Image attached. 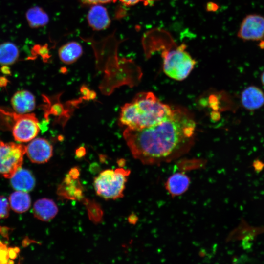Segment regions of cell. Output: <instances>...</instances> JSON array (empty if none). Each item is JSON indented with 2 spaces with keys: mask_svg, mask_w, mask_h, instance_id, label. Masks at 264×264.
<instances>
[{
  "mask_svg": "<svg viewBox=\"0 0 264 264\" xmlns=\"http://www.w3.org/2000/svg\"><path fill=\"white\" fill-rule=\"evenodd\" d=\"M130 174L129 170L122 168L102 171L94 179L93 186L96 193L105 199L122 198Z\"/></svg>",
  "mask_w": 264,
  "mask_h": 264,
  "instance_id": "4",
  "label": "cell"
},
{
  "mask_svg": "<svg viewBox=\"0 0 264 264\" xmlns=\"http://www.w3.org/2000/svg\"><path fill=\"white\" fill-rule=\"evenodd\" d=\"M19 57L17 45L10 42L0 44V65H10L15 63Z\"/></svg>",
  "mask_w": 264,
  "mask_h": 264,
  "instance_id": "19",
  "label": "cell"
},
{
  "mask_svg": "<svg viewBox=\"0 0 264 264\" xmlns=\"http://www.w3.org/2000/svg\"><path fill=\"white\" fill-rule=\"evenodd\" d=\"M31 53L34 56L37 55H40L44 61L47 60L49 57L47 46L46 44L43 46L39 44L34 45L31 50Z\"/></svg>",
  "mask_w": 264,
  "mask_h": 264,
  "instance_id": "20",
  "label": "cell"
},
{
  "mask_svg": "<svg viewBox=\"0 0 264 264\" xmlns=\"http://www.w3.org/2000/svg\"><path fill=\"white\" fill-rule=\"evenodd\" d=\"M85 153L86 150L84 147H82L79 148L76 152V155L79 157L83 156Z\"/></svg>",
  "mask_w": 264,
  "mask_h": 264,
  "instance_id": "27",
  "label": "cell"
},
{
  "mask_svg": "<svg viewBox=\"0 0 264 264\" xmlns=\"http://www.w3.org/2000/svg\"><path fill=\"white\" fill-rule=\"evenodd\" d=\"M25 154L33 163H44L52 157L53 148L44 138H34L26 146Z\"/></svg>",
  "mask_w": 264,
  "mask_h": 264,
  "instance_id": "8",
  "label": "cell"
},
{
  "mask_svg": "<svg viewBox=\"0 0 264 264\" xmlns=\"http://www.w3.org/2000/svg\"><path fill=\"white\" fill-rule=\"evenodd\" d=\"M10 205L7 198L0 196V219L8 217L9 213Z\"/></svg>",
  "mask_w": 264,
  "mask_h": 264,
  "instance_id": "22",
  "label": "cell"
},
{
  "mask_svg": "<svg viewBox=\"0 0 264 264\" xmlns=\"http://www.w3.org/2000/svg\"><path fill=\"white\" fill-rule=\"evenodd\" d=\"M13 260L10 259L8 254V247L0 241V264H12Z\"/></svg>",
  "mask_w": 264,
  "mask_h": 264,
  "instance_id": "21",
  "label": "cell"
},
{
  "mask_svg": "<svg viewBox=\"0 0 264 264\" xmlns=\"http://www.w3.org/2000/svg\"><path fill=\"white\" fill-rule=\"evenodd\" d=\"M190 183L188 176L182 173L171 175L165 183V188L173 197L182 194L188 189Z\"/></svg>",
  "mask_w": 264,
  "mask_h": 264,
  "instance_id": "15",
  "label": "cell"
},
{
  "mask_svg": "<svg viewBox=\"0 0 264 264\" xmlns=\"http://www.w3.org/2000/svg\"><path fill=\"white\" fill-rule=\"evenodd\" d=\"M81 92L84 96V98L87 100L93 99L96 97V93L94 91L90 90L86 86H82L81 88Z\"/></svg>",
  "mask_w": 264,
  "mask_h": 264,
  "instance_id": "23",
  "label": "cell"
},
{
  "mask_svg": "<svg viewBox=\"0 0 264 264\" xmlns=\"http://www.w3.org/2000/svg\"><path fill=\"white\" fill-rule=\"evenodd\" d=\"M1 72L5 74H10L11 71L9 67L7 65H3L1 67Z\"/></svg>",
  "mask_w": 264,
  "mask_h": 264,
  "instance_id": "28",
  "label": "cell"
},
{
  "mask_svg": "<svg viewBox=\"0 0 264 264\" xmlns=\"http://www.w3.org/2000/svg\"><path fill=\"white\" fill-rule=\"evenodd\" d=\"M241 103L247 110L254 111L264 105V93L259 88L250 86L246 88L241 95Z\"/></svg>",
  "mask_w": 264,
  "mask_h": 264,
  "instance_id": "10",
  "label": "cell"
},
{
  "mask_svg": "<svg viewBox=\"0 0 264 264\" xmlns=\"http://www.w3.org/2000/svg\"><path fill=\"white\" fill-rule=\"evenodd\" d=\"M121 2L126 6L134 5L141 1H145V0H119Z\"/></svg>",
  "mask_w": 264,
  "mask_h": 264,
  "instance_id": "26",
  "label": "cell"
},
{
  "mask_svg": "<svg viewBox=\"0 0 264 264\" xmlns=\"http://www.w3.org/2000/svg\"><path fill=\"white\" fill-rule=\"evenodd\" d=\"M0 110L13 119L12 134L15 141L20 143L30 142L40 132V124L35 114H21L15 111Z\"/></svg>",
  "mask_w": 264,
  "mask_h": 264,
  "instance_id": "5",
  "label": "cell"
},
{
  "mask_svg": "<svg viewBox=\"0 0 264 264\" xmlns=\"http://www.w3.org/2000/svg\"><path fill=\"white\" fill-rule=\"evenodd\" d=\"M174 108L162 102L153 92L138 93L122 107L119 122L132 130L155 126L171 115Z\"/></svg>",
  "mask_w": 264,
  "mask_h": 264,
  "instance_id": "2",
  "label": "cell"
},
{
  "mask_svg": "<svg viewBox=\"0 0 264 264\" xmlns=\"http://www.w3.org/2000/svg\"><path fill=\"white\" fill-rule=\"evenodd\" d=\"M196 123L184 108L160 123L141 130L126 128L123 136L133 157L145 165L170 162L186 154L195 140Z\"/></svg>",
  "mask_w": 264,
  "mask_h": 264,
  "instance_id": "1",
  "label": "cell"
},
{
  "mask_svg": "<svg viewBox=\"0 0 264 264\" xmlns=\"http://www.w3.org/2000/svg\"><path fill=\"white\" fill-rule=\"evenodd\" d=\"M238 37L243 40L258 41L264 38V17L249 14L242 20Z\"/></svg>",
  "mask_w": 264,
  "mask_h": 264,
  "instance_id": "7",
  "label": "cell"
},
{
  "mask_svg": "<svg viewBox=\"0 0 264 264\" xmlns=\"http://www.w3.org/2000/svg\"><path fill=\"white\" fill-rule=\"evenodd\" d=\"M33 211L36 218L42 221H48L56 216L58 208L53 200L44 198L35 202Z\"/></svg>",
  "mask_w": 264,
  "mask_h": 264,
  "instance_id": "13",
  "label": "cell"
},
{
  "mask_svg": "<svg viewBox=\"0 0 264 264\" xmlns=\"http://www.w3.org/2000/svg\"><path fill=\"white\" fill-rule=\"evenodd\" d=\"M26 146L0 141V174L10 178L22 167Z\"/></svg>",
  "mask_w": 264,
  "mask_h": 264,
  "instance_id": "6",
  "label": "cell"
},
{
  "mask_svg": "<svg viewBox=\"0 0 264 264\" xmlns=\"http://www.w3.org/2000/svg\"><path fill=\"white\" fill-rule=\"evenodd\" d=\"M20 249L18 247L8 248V254L10 260H14L17 257Z\"/></svg>",
  "mask_w": 264,
  "mask_h": 264,
  "instance_id": "25",
  "label": "cell"
},
{
  "mask_svg": "<svg viewBox=\"0 0 264 264\" xmlns=\"http://www.w3.org/2000/svg\"><path fill=\"white\" fill-rule=\"evenodd\" d=\"M261 81L263 85V86L264 87V71L262 73L261 76Z\"/></svg>",
  "mask_w": 264,
  "mask_h": 264,
  "instance_id": "29",
  "label": "cell"
},
{
  "mask_svg": "<svg viewBox=\"0 0 264 264\" xmlns=\"http://www.w3.org/2000/svg\"><path fill=\"white\" fill-rule=\"evenodd\" d=\"M9 203L13 210L18 213H22L29 208L31 199L27 192L16 191L10 195Z\"/></svg>",
  "mask_w": 264,
  "mask_h": 264,
  "instance_id": "18",
  "label": "cell"
},
{
  "mask_svg": "<svg viewBox=\"0 0 264 264\" xmlns=\"http://www.w3.org/2000/svg\"><path fill=\"white\" fill-rule=\"evenodd\" d=\"M87 20L89 26L96 30L105 29L110 23L107 9L100 4L91 7L87 15Z\"/></svg>",
  "mask_w": 264,
  "mask_h": 264,
  "instance_id": "12",
  "label": "cell"
},
{
  "mask_svg": "<svg viewBox=\"0 0 264 264\" xmlns=\"http://www.w3.org/2000/svg\"><path fill=\"white\" fill-rule=\"evenodd\" d=\"M10 179L12 186L17 191L28 192L32 190L35 185V179L31 172L22 167Z\"/></svg>",
  "mask_w": 264,
  "mask_h": 264,
  "instance_id": "14",
  "label": "cell"
},
{
  "mask_svg": "<svg viewBox=\"0 0 264 264\" xmlns=\"http://www.w3.org/2000/svg\"><path fill=\"white\" fill-rule=\"evenodd\" d=\"M186 48V44H182L162 50L163 71L167 76L175 80L182 81L186 79L196 64Z\"/></svg>",
  "mask_w": 264,
  "mask_h": 264,
  "instance_id": "3",
  "label": "cell"
},
{
  "mask_svg": "<svg viewBox=\"0 0 264 264\" xmlns=\"http://www.w3.org/2000/svg\"><path fill=\"white\" fill-rule=\"evenodd\" d=\"M82 53V46L75 41L67 43L60 47L58 51L60 59L66 64L74 63L81 56Z\"/></svg>",
  "mask_w": 264,
  "mask_h": 264,
  "instance_id": "16",
  "label": "cell"
},
{
  "mask_svg": "<svg viewBox=\"0 0 264 264\" xmlns=\"http://www.w3.org/2000/svg\"><path fill=\"white\" fill-rule=\"evenodd\" d=\"M78 178L79 176H75L69 173L66 175L57 189L58 196L65 199L78 200L81 198L83 188Z\"/></svg>",
  "mask_w": 264,
  "mask_h": 264,
  "instance_id": "9",
  "label": "cell"
},
{
  "mask_svg": "<svg viewBox=\"0 0 264 264\" xmlns=\"http://www.w3.org/2000/svg\"><path fill=\"white\" fill-rule=\"evenodd\" d=\"M81 1L85 4L95 5L115 2L117 0H80Z\"/></svg>",
  "mask_w": 264,
  "mask_h": 264,
  "instance_id": "24",
  "label": "cell"
},
{
  "mask_svg": "<svg viewBox=\"0 0 264 264\" xmlns=\"http://www.w3.org/2000/svg\"><path fill=\"white\" fill-rule=\"evenodd\" d=\"M11 104L14 111L21 114L32 111L36 105L34 95L27 90L17 91L12 97Z\"/></svg>",
  "mask_w": 264,
  "mask_h": 264,
  "instance_id": "11",
  "label": "cell"
},
{
  "mask_svg": "<svg viewBox=\"0 0 264 264\" xmlns=\"http://www.w3.org/2000/svg\"><path fill=\"white\" fill-rule=\"evenodd\" d=\"M25 17L29 26L32 28L43 27L49 21L48 14L37 6L29 8L26 12Z\"/></svg>",
  "mask_w": 264,
  "mask_h": 264,
  "instance_id": "17",
  "label": "cell"
}]
</instances>
